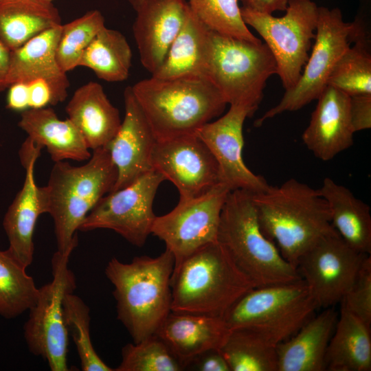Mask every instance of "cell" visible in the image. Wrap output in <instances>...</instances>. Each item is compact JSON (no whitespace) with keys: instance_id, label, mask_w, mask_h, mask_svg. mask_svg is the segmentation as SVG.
<instances>
[{"instance_id":"obj_43","label":"cell","mask_w":371,"mask_h":371,"mask_svg":"<svg viewBox=\"0 0 371 371\" xmlns=\"http://www.w3.org/2000/svg\"><path fill=\"white\" fill-rule=\"evenodd\" d=\"M11 51L0 40V92L8 88Z\"/></svg>"},{"instance_id":"obj_42","label":"cell","mask_w":371,"mask_h":371,"mask_svg":"<svg viewBox=\"0 0 371 371\" xmlns=\"http://www.w3.org/2000/svg\"><path fill=\"white\" fill-rule=\"evenodd\" d=\"M289 0H241L243 8L262 14L285 11Z\"/></svg>"},{"instance_id":"obj_19","label":"cell","mask_w":371,"mask_h":371,"mask_svg":"<svg viewBox=\"0 0 371 371\" xmlns=\"http://www.w3.org/2000/svg\"><path fill=\"white\" fill-rule=\"evenodd\" d=\"M131 5L137 12L133 31L140 61L153 74L179 32L188 4L186 0H142Z\"/></svg>"},{"instance_id":"obj_3","label":"cell","mask_w":371,"mask_h":371,"mask_svg":"<svg viewBox=\"0 0 371 371\" xmlns=\"http://www.w3.org/2000/svg\"><path fill=\"white\" fill-rule=\"evenodd\" d=\"M131 89L157 140L195 134L220 115L227 104L205 76H151Z\"/></svg>"},{"instance_id":"obj_17","label":"cell","mask_w":371,"mask_h":371,"mask_svg":"<svg viewBox=\"0 0 371 371\" xmlns=\"http://www.w3.org/2000/svg\"><path fill=\"white\" fill-rule=\"evenodd\" d=\"M42 148L27 138L19 150L21 163L25 170L23 186L9 206L3 226L9 241L7 250L26 268L33 260V235L41 214L47 213L42 187L34 179V166Z\"/></svg>"},{"instance_id":"obj_4","label":"cell","mask_w":371,"mask_h":371,"mask_svg":"<svg viewBox=\"0 0 371 371\" xmlns=\"http://www.w3.org/2000/svg\"><path fill=\"white\" fill-rule=\"evenodd\" d=\"M117 177V168L106 147L93 150L89 161L80 166L54 162L48 183L42 188L47 213L54 223L57 252L71 254L78 243L80 225L112 190Z\"/></svg>"},{"instance_id":"obj_18","label":"cell","mask_w":371,"mask_h":371,"mask_svg":"<svg viewBox=\"0 0 371 371\" xmlns=\"http://www.w3.org/2000/svg\"><path fill=\"white\" fill-rule=\"evenodd\" d=\"M125 115L115 136L106 146L117 171L111 192L123 188L153 170L151 157L157 139L131 87L124 91Z\"/></svg>"},{"instance_id":"obj_10","label":"cell","mask_w":371,"mask_h":371,"mask_svg":"<svg viewBox=\"0 0 371 371\" xmlns=\"http://www.w3.org/2000/svg\"><path fill=\"white\" fill-rule=\"evenodd\" d=\"M361 23L345 22L341 10L318 7L315 43L311 55L294 87L285 91L280 102L255 122L265 121L285 111H295L317 100L328 85L330 73L343 53L354 41Z\"/></svg>"},{"instance_id":"obj_16","label":"cell","mask_w":371,"mask_h":371,"mask_svg":"<svg viewBox=\"0 0 371 371\" xmlns=\"http://www.w3.org/2000/svg\"><path fill=\"white\" fill-rule=\"evenodd\" d=\"M255 111L247 106L230 105L225 114L204 124L196 133L218 164L221 183L231 191L243 190L257 193L269 186L263 177L247 168L243 157V124Z\"/></svg>"},{"instance_id":"obj_34","label":"cell","mask_w":371,"mask_h":371,"mask_svg":"<svg viewBox=\"0 0 371 371\" xmlns=\"http://www.w3.org/2000/svg\"><path fill=\"white\" fill-rule=\"evenodd\" d=\"M64 323L74 342L83 371H114L97 354L90 335V308L74 292L65 295L63 302Z\"/></svg>"},{"instance_id":"obj_31","label":"cell","mask_w":371,"mask_h":371,"mask_svg":"<svg viewBox=\"0 0 371 371\" xmlns=\"http://www.w3.org/2000/svg\"><path fill=\"white\" fill-rule=\"evenodd\" d=\"M277 345L245 328L229 330L219 348L231 371H278Z\"/></svg>"},{"instance_id":"obj_15","label":"cell","mask_w":371,"mask_h":371,"mask_svg":"<svg viewBox=\"0 0 371 371\" xmlns=\"http://www.w3.org/2000/svg\"><path fill=\"white\" fill-rule=\"evenodd\" d=\"M151 166L177 187L179 197L197 196L221 183L214 157L196 133L157 140Z\"/></svg>"},{"instance_id":"obj_29","label":"cell","mask_w":371,"mask_h":371,"mask_svg":"<svg viewBox=\"0 0 371 371\" xmlns=\"http://www.w3.org/2000/svg\"><path fill=\"white\" fill-rule=\"evenodd\" d=\"M210 29L188 9L183 24L159 67L157 78L204 76L205 57Z\"/></svg>"},{"instance_id":"obj_32","label":"cell","mask_w":371,"mask_h":371,"mask_svg":"<svg viewBox=\"0 0 371 371\" xmlns=\"http://www.w3.org/2000/svg\"><path fill=\"white\" fill-rule=\"evenodd\" d=\"M39 293L26 267L7 249H0V315L13 319L35 304Z\"/></svg>"},{"instance_id":"obj_40","label":"cell","mask_w":371,"mask_h":371,"mask_svg":"<svg viewBox=\"0 0 371 371\" xmlns=\"http://www.w3.org/2000/svg\"><path fill=\"white\" fill-rule=\"evenodd\" d=\"M187 368L199 371H231L219 349H212L203 352Z\"/></svg>"},{"instance_id":"obj_38","label":"cell","mask_w":371,"mask_h":371,"mask_svg":"<svg viewBox=\"0 0 371 371\" xmlns=\"http://www.w3.org/2000/svg\"><path fill=\"white\" fill-rule=\"evenodd\" d=\"M341 307L371 326V258L363 262L353 282L340 302Z\"/></svg>"},{"instance_id":"obj_30","label":"cell","mask_w":371,"mask_h":371,"mask_svg":"<svg viewBox=\"0 0 371 371\" xmlns=\"http://www.w3.org/2000/svg\"><path fill=\"white\" fill-rule=\"evenodd\" d=\"M131 61L132 51L126 37L104 26L83 52L78 67L89 68L105 81L121 82L127 79Z\"/></svg>"},{"instance_id":"obj_22","label":"cell","mask_w":371,"mask_h":371,"mask_svg":"<svg viewBox=\"0 0 371 371\" xmlns=\"http://www.w3.org/2000/svg\"><path fill=\"white\" fill-rule=\"evenodd\" d=\"M61 25L51 27L11 52L8 87L16 82L43 80L57 103L65 100L69 82L56 59Z\"/></svg>"},{"instance_id":"obj_36","label":"cell","mask_w":371,"mask_h":371,"mask_svg":"<svg viewBox=\"0 0 371 371\" xmlns=\"http://www.w3.org/2000/svg\"><path fill=\"white\" fill-rule=\"evenodd\" d=\"M186 1L192 12L208 29L247 41H260L245 23L238 0Z\"/></svg>"},{"instance_id":"obj_1","label":"cell","mask_w":371,"mask_h":371,"mask_svg":"<svg viewBox=\"0 0 371 371\" xmlns=\"http://www.w3.org/2000/svg\"><path fill=\"white\" fill-rule=\"evenodd\" d=\"M251 198L262 232L296 268L300 258L319 240L337 233L319 189L295 179L269 185Z\"/></svg>"},{"instance_id":"obj_24","label":"cell","mask_w":371,"mask_h":371,"mask_svg":"<svg viewBox=\"0 0 371 371\" xmlns=\"http://www.w3.org/2000/svg\"><path fill=\"white\" fill-rule=\"evenodd\" d=\"M338 314L333 307L311 318L295 335L277 344L278 371H324L327 347Z\"/></svg>"},{"instance_id":"obj_41","label":"cell","mask_w":371,"mask_h":371,"mask_svg":"<svg viewBox=\"0 0 371 371\" xmlns=\"http://www.w3.org/2000/svg\"><path fill=\"white\" fill-rule=\"evenodd\" d=\"M7 108L22 112L29 109L28 88L25 82H16L8 87Z\"/></svg>"},{"instance_id":"obj_27","label":"cell","mask_w":371,"mask_h":371,"mask_svg":"<svg viewBox=\"0 0 371 371\" xmlns=\"http://www.w3.org/2000/svg\"><path fill=\"white\" fill-rule=\"evenodd\" d=\"M328 371L371 370L370 327L341 306L325 355Z\"/></svg>"},{"instance_id":"obj_5","label":"cell","mask_w":371,"mask_h":371,"mask_svg":"<svg viewBox=\"0 0 371 371\" xmlns=\"http://www.w3.org/2000/svg\"><path fill=\"white\" fill-rule=\"evenodd\" d=\"M256 287L216 241L194 251L173 269L171 311L223 317Z\"/></svg>"},{"instance_id":"obj_6","label":"cell","mask_w":371,"mask_h":371,"mask_svg":"<svg viewBox=\"0 0 371 371\" xmlns=\"http://www.w3.org/2000/svg\"><path fill=\"white\" fill-rule=\"evenodd\" d=\"M251 194L243 190L229 192L221 213L217 242L256 287L302 280L297 268L262 232Z\"/></svg>"},{"instance_id":"obj_20","label":"cell","mask_w":371,"mask_h":371,"mask_svg":"<svg viewBox=\"0 0 371 371\" xmlns=\"http://www.w3.org/2000/svg\"><path fill=\"white\" fill-rule=\"evenodd\" d=\"M317 100L302 138L317 159L329 161L353 144L355 131L349 113L350 96L327 85Z\"/></svg>"},{"instance_id":"obj_7","label":"cell","mask_w":371,"mask_h":371,"mask_svg":"<svg viewBox=\"0 0 371 371\" xmlns=\"http://www.w3.org/2000/svg\"><path fill=\"white\" fill-rule=\"evenodd\" d=\"M277 74L275 59L267 45L210 30L204 76L227 104L257 110L267 80Z\"/></svg>"},{"instance_id":"obj_9","label":"cell","mask_w":371,"mask_h":371,"mask_svg":"<svg viewBox=\"0 0 371 371\" xmlns=\"http://www.w3.org/2000/svg\"><path fill=\"white\" fill-rule=\"evenodd\" d=\"M286 14L276 17L241 7L245 23L262 36L271 52L285 91L295 87L315 37L318 7L311 0H289Z\"/></svg>"},{"instance_id":"obj_25","label":"cell","mask_w":371,"mask_h":371,"mask_svg":"<svg viewBox=\"0 0 371 371\" xmlns=\"http://www.w3.org/2000/svg\"><path fill=\"white\" fill-rule=\"evenodd\" d=\"M19 126L38 146L45 148L54 161L89 159L91 153L82 134L68 118L60 120L50 107L21 113Z\"/></svg>"},{"instance_id":"obj_14","label":"cell","mask_w":371,"mask_h":371,"mask_svg":"<svg viewBox=\"0 0 371 371\" xmlns=\"http://www.w3.org/2000/svg\"><path fill=\"white\" fill-rule=\"evenodd\" d=\"M369 254L348 245L338 233L326 236L304 254L297 269L318 308L340 302Z\"/></svg>"},{"instance_id":"obj_26","label":"cell","mask_w":371,"mask_h":371,"mask_svg":"<svg viewBox=\"0 0 371 371\" xmlns=\"http://www.w3.org/2000/svg\"><path fill=\"white\" fill-rule=\"evenodd\" d=\"M319 191L328 205L331 224L341 238L355 250L370 255V206L329 177L324 178Z\"/></svg>"},{"instance_id":"obj_2","label":"cell","mask_w":371,"mask_h":371,"mask_svg":"<svg viewBox=\"0 0 371 371\" xmlns=\"http://www.w3.org/2000/svg\"><path fill=\"white\" fill-rule=\"evenodd\" d=\"M174 257L166 249L159 256L135 257L129 263L112 258L105 275L114 286L117 318L134 343L155 335L171 312Z\"/></svg>"},{"instance_id":"obj_37","label":"cell","mask_w":371,"mask_h":371,"mask_svg":"<svg viewBox=\"0 0 371 371\" xmlns=\"http://www.w3.org/2000/svg\"><path fill=\"white\" fill-rule=\"evenodd\" d=\"M182 366L163 341L153 335L122 349V361L114 371H181Z\"/></svg>"},{"instance_id":"obj_23","label":"cell","mask_w":371,"mask_h":371,"mask_svg":"<svg viewBox=\"0 0 371 371\" xmlns=\"http://www.w3.org/2000/svg\"><path fill=\"white\" fill-rule=\"evenodd\" d=\"M66 112L91 150L106 147L122 123L119 110L95 82H89L76 90Z\"/></svg>"},{"instance_id":"obj_39","label":"cell","mask_w":371,"mask_h":371,"mask_svg":"<svg viewBox=\"0 0 371 371\" xmlns=\"http://www.w3.org/2000/svg\"><path fill=\"white\" fill-rule=\"evenodd\" d=\"M349 113L355 132L371 128V94L350 96Z\"/></svg>"},{"instance_id":"obj_35","label":"cell","mask_w":371,"mask_h":371,"mask_svg":"<svg viewBox=\"0 0 371 371\" xmlns=\"http://www.w3.org/2000/svg\"><path fill=\"white\" fill-rule=\"evenodd\" d=\"M104 26V18L98 10L61 25L56 59L63 71L67 73L78 67L83 52Z\"/></svg>"},{"instance_id":"obj_33","label":"cell","mask_w":371,"mask_h":371,"mask_svg":"<svg viewBox=\"0 0 371 371\" xmlns=\"http://www.w3.org/2000/svg\"><path fill=\"white\" fill-rule=\"evenodd\" d=\"M335 65L328 80L349 96L371 94V55L361 31Z\"/></svg>"},{"instance_id":"obj_45","label":"cell","mask_w":371,"mask_h":371,"mask_svg":"<svg viewBox=\"0 0 371 371\" xmlns=\"http://www.w3.org/2000/svg\"><path fill=\"white\" fill-rule=\"evenodd\" d=\"M40 1H46V2H52V1H54V0H40Z\"/></svg>"},{"instance_id":"obj_28","label":"cell","mask_w":371,"mask_h":371,"mask_svg":"<svg viewBox=\"0 0 371 371\" xmlns=\"http://www.w3.org/2000/svg\"><path fill=\"white\" fill-rule=\"evenodd\" d=\"M58 25L60 14L52 2L0 0V40L11 52Z\"/></svg>"},{"instance_id":"obj_11","label":"cell","mask_w":371,"mask_h":371,"mask_svg":"<svg viewBox=\"0 0 371 371\" xmlns=\"http://www.w3.org/2000/svg\"><path fill=\"white\" fill-rule=\"evenodd\" d=\"M71 254L56 252L52 259L53 279L39 288L35 304L29 309L23 335L27 348L45 360L52 371H68L69 335L64 323L63 302L74 292L76 279L69 269Z\"/></svg>"},{"instance_id":"obj_12","label":"cell","mask_w":371,"mask_h":371,"mask_svg":"<svg viewBox=\"0 0 371 371\" xmlns=\"http://www.w3.org/2000/svg\"><path fill=\"white\" fill-rule=\"evenodd\" d=\"M230 191L218 183L199 196L179 197L172 210L156 216L151 234L173 255L174 269L196 250L217 241L221 210Z\"/></svg>"},{"instance_id":"obj_44","label":"cell","mask_w":371,"mask_h":371,"mask_svg":"<svg viewBox=\"0 0 371 371\" xmlns=\"http://www.w3.org/2000/svg\"><path fill=\"white\" fill-rule=\"evenodd\" d=\"M128 1H129L130 3L132 5V4L135 3L140 1L142 0H128Z\"/></svg>"},{"instance_id":"obj_21","label":"cell","mask_w":371,"mask_h":371,"mask_svg":"<svg viewBox=\"0 0 371 371\" xmlns=\"http://www.w3.org/2000/svg\"><path fill=\"white\" fill-rule=\"evenodd\" d=\"M229 333L223 317L171 311L155 335L186 370L199 355L219 349Z\"/></svg>"},{"instance_id":"obj_13","label":"cell","mask_w":371,"mask_h":371,"mask_svg":"<svg viewBox=\"0 0 371 371\" xmlns=\"http://www.w3.org/2000/svg\"><path fill=\"white\" fill-rule=\"evenodd\" d=\"M164 177L153 170L130 185L104 195L87 215L78 230L111 229L132 245L146 243L157 216L153 201Z\"/></svg>"},{"instance_id":"obj_8","label":"cell","mask_w":371,"mask_h":371,"mask_svg":"<svg viewBox=\"0 0 371 371\" xmlns=\"http://www.w3.org/2000/svg\"><path fill=\"white\" fill-rule=\"evenodd\" d=\"M318 308L302 279L289 284L255 287L225 314L229 330L245 328L278 344L295 335Z\"/></svg>"}]
</instances>
